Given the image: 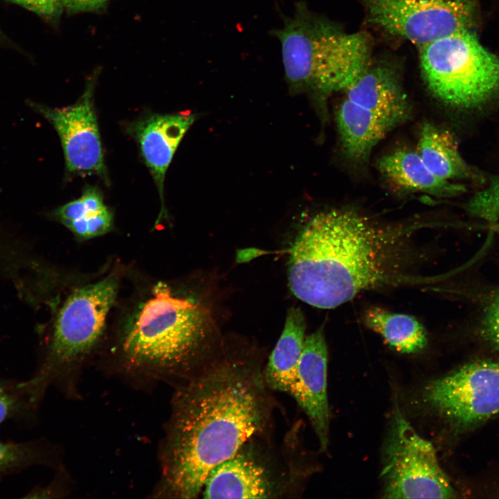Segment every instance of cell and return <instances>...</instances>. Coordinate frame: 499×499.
I'll use <instances>...</instances> for the list:
<instances>
[{
	"label": "cell",
	"mask_w": 499,
	"mask_h": 499,
	"mask_svg": "<svg viewBox=\"0 0 499 499\" xmlns=\"http://www.w3.org/2000/svg\"><path fill=\"white\" fill-rule=\"evenodd\" d=\"M1 35V31H0V35Z\"/></svg>",
	"instance_id": "cell-25"
},
{
	"label": "cell",
	"mask_w": 499,
	"mask_h": 499,
	"mask_svg": "<svg viewBox=\"0 0 499 499\" xmlns=\"http://www.w3.org/2000/svg\"><path fill=\"white\" fill-rule=\"evenodd\" d=\"M306 321L299 307L288 310L283 331L263 371L271 389L288 392L294 382L305 341Z\"/></svg>",
	"instance_id": "cell-17"
},
{
	"label": "cell",
	"mask_w": 499,
	"mask_h": 499,
	"mask_svg": "<svg viewBox=\"0 0 499 499\" xmlns=\"http://www.w3.org/2000/svg\"><path fill=\"white\" fill-rule=\"evenodd\" d=\"M14 407L13 396L4 386L0 384V423L10 415Z\"/></svg>",
	"instance_id": "cell-24"
},
{
	"label": "cell",
	"mask_w": 499,
	"mask_h": 499,
	"mask_svg": "<svg viewBox=\"0 0 499 499\" xmlns=\"http://www.w3.org/2000/svg\"><path fill=\"white\" fill-rule=\"evenodd\" d=\"M363 322L367 327L379 334L399 352L417 353L427 344V333L424 326L412 315L371 307L365 313Z\"/></svg>",
	"instance_id": "cell-19"
},
{
	"label": "cell",
	"mask_w": 499,
	"mask_h": 499,
	"mask_svg": "<svg viewBox=\"0 0 499 499\" xmlns=\"http://www.w3.org/2000/svg\"><path fill=\"white\" fill-rule=\"evenodd\" d=\"M371 22L422 46L466 29L471 6L465 0H361Z\"/></svg>",
	"instance_id": "cell-9"
},
{
	"label": "cell",
	"mask_w": 499,
	"mask_h": 499,
	"mask_svg": "<svg viewBox=\"0 0 499 499\" xmlns=\"http://www.w3.org/2000/svg\"><path fill=\"white\" fill-rule=\"evenodd\" d=\"M184 283L130 263L102 350L127 369L193 374L204 355L210 322Z\"/></svg>",
	"instance_id": "cell-3"
},
{
	"label": "cell",
	"mask_w": 499,
	"mask_h": 499,
	"mask_svg": "<svg viewBox=\"0 0 499 499\" xmlns=\"http://www.w3.org/2000/svg\"><path fill=\"white\" fill-rule=\"evenodd\" d=\"M244 447V446H243ZM243 447L207 475L202 493L204 498H266L274 493L269 471Z\"/></svg>",
	"instance_id": "cell-13"
},
{
	"label": "cell",
	"mask_w": 499,
	"mask_h": 499,
	"mask_svg": "<svg viewBox=\"0 0 499 499\" xmlns=\"http://www.w3.org/2000/svg\"><path fill=\"white\" fill-rule=\"evenodd\" d=\"M420 47L426 82L444 103L469 108L499 91V58L468 28Z\"/></svg>",
	"instance_id": "cell-6"
},
{
	"label": "cell",
	"mask_w": 499,
	"mask_h": 499,
	"mask_svg": "<svg viewBox=\"0 0 499 499\" xmlns=\"http://www.w3.org/2000/svg\"><path fill=\"white\" fill-rule=\"evenodd\" d=\"M129 264L110 256L92 272H65L55 290L44 362L19 387L39 395L58 376L102 349Z\"/></svg>",
	"instance_id": "cell-4"
},
{
	"label": "cell",
	"mask_w": 499,
	"mask_h": 499,
	"mask_svg": "<svg viewBox=\"0 0 499 499\" xmlns=\"http://www.w3.org/2000/svg\"><path fill=\"white\" fill-rule=\"evenodd\" d=\"M10 1L48 19H55L58 17L63 7L62 0Z\"/></svg>",
	"instance_id": "cell-22"
},
{
	"label": "cell",
	"mask_w": 499,
	"mask_h": 499,
	"mask_svg": "<svg viewBox=\"0 0 499 499\" xmlns=\"http://www.w3.org/2000/svg\"><path fill=\"white\" fill-rule=\"evenodd\" d=\"M415 224L384 225L349 209L319 212L288 249V285L312 306L331 309L364 290L394 283Z\"/></svg>",
	"instance_id": "cell-2"
},
{
	"label": "cell",
	"mask_w": 499,
	"mask_h": 499,
	"mask_svg": "<svg viewBox=\"0 0 499 499\" xmlns=\"http://www.w3.org/2000/svg\"><path fill=\"white\" fill-rule=\"evenodd\" d=\"M479 327L483 340L499 351V290L487 304Z\"/></svg>",
	"instance_id": "cell-20"
},
{
	"label": "cell",
	"mask_w": 499,
	"mask_h": 499,
	"mask_svg": "<svg viewBox=\"0 0 499 499\" xmlns=\"http://www.w3.org/2000/svg\"><path fill=\"white\" fill-rule=\"evenodd\" d=\"M32 449L27 444L0 441V471L28 462L33 456Z\"/></svg>",
	"instance_id": "cell-21"
},
{
	"label": "cell",
	"mask_w": 499,
	"mask_h": 499,
	"mask_svg": "<svg viewBox=\"0 0 499 499\" xmlns=\"http://www.w3.org/2000/svg\"><path fill=\"white\" fill-rule=\"evenodd\" d=\"M417 152L428 168L441 179L464 180L473 175L453 137L432 123H425L422 125Z\"/></svg>",
	"instance_id": "cell-18"
},
{
	"label": "cell",
	"mask_w": 499,
	"mask_h": 499,
	"mask_svg": "<svg viewBox=\"0 0 499 499\" xmlns=\"http://www.w3.org/2000/svg\"><path fill=\"white\" fill-rule=\"evenodd\" d=\"M336 121L344 153L356 162L365 161L376 144L398 125L346 98L337 110Z\"/></svg>",
	"instance_id": "cell-15"
},
{
	"label": "cell",
	"mask_w": 499,
	"mask_h": 499,
	"mask_svg": "<svg viewBox=\"0 0 499 499\" xmlns=\"http://www.w3.org/2000/svg\"><path fill=\"white\" fill-rule=\"evenodd\" d=\"M177 392L163 455L161 493L193 498L211 470L267 427L272 412L263 371L226 360L195 372Z\"/></svg>",
	"instance_id": "cell-1"
},
{
	"label": "cell",
	"mask_w": 499,
	"mask_h": 499,
	"mask_svg": "<svg viewBox=\"0 0 499 499\" xmlns=\"http://www.w3.org/2000/svg\"><path fill=\"white\" fill-rule=\"evenodd\" d=\"M346 98L397 125L410 114V105L395 73L385 67H368L344 90Z\"/></svg>",
	"instance_id": "cell-14"
},
{
	"label": "cell",
	"mask_w": 499,
	"mask_h": 499,
	"mask_svg": "<svg viewBox=\"0 0 499 499\" xmlns=\"http://www.w3.org/2000/svg\"><path fill=\"white\" fill-rule=\"evenodd\" d=\"M424 399L457 427H469L499 414V361L470 362L430 383Z\"/></svg>",
	"instance_id": "cell-8"
},
{
	"label": "cell",
	"mask_w": 499,
	"mask_h": 499,
	"mask_svg": "<svg viewBox=\"0 0 499 499\" xmlns=\"http://www.w3.org/2000/svg\"><path fill=\"white\" fill-rule=\"evenodd\" d=\"M108 0H62L67 11L78 12L92 11L101 8Z\"/></svg>",
	"instance_id": "cell-23"
},
{
	"label": "cell",
	"mask_w": 499,
	"mask_h": 499,
	"mask_svg": "<svg viewBox=\"0 0 499 499\" xmlns=\"http://www.w3.org/2000/svg\"><path fill=\"white\" fill-rule=\"evenodd\" d=\"M94 79L72 105L50 107L31 102L29 106L56 130L68 172L96 175L108 181L96 115L94 106Z\"/></svg>",
	"instance_id": "cell-10"
},
{
	"label": "cell",
	"mask_w": 499,
	"mask_h": 499,
	"mask_svg": "<svg viewBox=\"0 0 499 499\" xmlns=\"http://www.w3.org/2000/svg\"><path fill=\"white\" fill-rule=\"evenodd\" d=\"M281 44L290 91L319 96L345 90L367 68L369 41L362 33H346L312 15L301 3L273 31Z\"/></svg>",
	"instance_id": "cell-5"
},
{
	"label": "cell",
	"mask_w": 499,
	"mask_h": 499,
	"mask_svg": "<svg viewBox=\"0 0 499 499\" xmlns=\"http://www.w3.org/2000/svg\"><path fill=\"white\" fill-rule=\"evenodd\" d=\"M195 119V114L189 112L152 114L139 119L128 127L129 133L139 146L161 199V211L155 226L163 218H168L164 198L166 173L181 140Z\"/></svg>",
	"instance_id": "cell-12"
},
{
	"label": "cell",
	"mask_w": 499,
	"mask_h": 499,
	"mask_svg": "<svg viewBox=\"0 0 499 499\" xmlns=\"http://www.w3.org/2000/svg\"><path fill=\"white\" fill-rule=\"evenodd\" d=\"M378 169L391 183L405 190L420 191L437 197H450L465 188L435 175L418 153L399 150L382 157Z\"/></svg>",
	"instance_id": "cell-16"
},
{
	"label": "cell",
	"mask_w": 499,
	"mask_h": 499,
	"mask_svg": "<svg viewBox=\"0 0 499 499\" xmlns=\"http://www.w3.org/2000/svg\"><path fill=\"white\" fill-rule=\"evenodd\" d=\"M328 350L320 328L306 337L294 382L289 393L307 415L320 448L329 444V408L327 396Z\"/></svg>",
	"instance_id": "cell-11"
},
{
	"label": "cell",
	"mask_w": 499,
	"mask_h": 499,
	"mask_svg": "<svg viewBox=\"0 0 499 499\" xmlns=\"http://www.w3.org/2000/svg\"><path fill=\"white\" fill-rule=\"evenodd\" d=\"M382 476L385 498H453L432 444L419 435L399 411L394 415Z\"/></svg>",
	"instance_id": "cell-7"
}]
</instances>
